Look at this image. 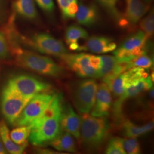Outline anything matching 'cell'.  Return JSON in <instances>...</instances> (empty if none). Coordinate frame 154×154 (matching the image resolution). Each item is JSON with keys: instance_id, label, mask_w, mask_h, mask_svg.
Segmentation results:
<instances>
[{"instance_id": "cell-14", "label": "cell", "mask_w": 154, "mask_h": 154, "mask_svg": "<svg viewBox=\"0 0 154 154\" xmlns=\"http://www.w3.org/2000/svg\"><path fill=\"white\" fill-rule=\"evenodd\" d=\"M126 11L124 19L127 24L135 25L147 13L149 5L143 0H126Z\"/></svg>"}, {"instance_id": "cell-31", "label": "cell", "mask_w": 154, "mask_h": 154, "mask_svg": "<svg viewBox=\"0 0 154 154\" xmlns=\"http://www.w3.org/2000/svg\"><path fill=\"white\" fill-rule=\"evenodd\" d=\"M78 9V0L74 1L67 7L65 11L62 14V16L65 19L74 18L76 17Z\"/></svg>"}, {"instance_id": "cell-33", "label": "cell", "mask_w": 154, "mask_h": 154, "mask_svg": "<svg viewBox=\"0 0 154 154\" xmlns=\"http://www.w3.org/2000/svg\"><path fill=\"white\" fill-rule=\"evenodd\" d=\"M90 62L91 66L93 67L94 69L98 72V71L99 70L100 66V64H101L100 57L97 56V55H90Z\"/></svg>"}, {"instance_id": "cell-26", "label": "cell", "mask_w": 154, "mask_h": 154, "mask_svg": "<svg viewBox=\"0 0 154 154\" xmlns=\"http://www.w3.org/2000/svg\"><path fill=\"white\" fill-rule=\"evenodd\" d=\"M123 149L126 154H138L140 153L141 149L137 138L122 139Z\"/></svg>"}, {"instance_id": "cell-23", "label": "cell", "mask_w": 154, "mask_h": 154, "mask_svg": "<svg viewBox=\"0 0 154 154\" xmlns=\"http://www.w3.org/2000/svg\"><path fill=\"white\" fill-rule=\"evenodd\" d=\"M100 57L101 59V64L97 72V78H103L109 74L115 69L119 62V61L115 56L102 55Z\"/></svg>"}, {"instance_id": "cell-19", "label": "cell", "mask_w": 154, "mask_h": 154, "mask_svg": "<svg viewBox=\"0 0 154 154\" xmlns=\"http://www.w3.org/2000/svg\"><path fill=\"white\" fill-rule=\"evenodd\" d=\"M154 122H151L144 126H138L130 121H126L123 125V132L127 138H137L151 131L154 128Z\"/></svg>"}, {"instance_id": "cell-2", "label": "cell", "mask_w": 154, "mask_h": 154, "mask_svg": "<svg viewBox=\"0 0 154 154\" xmlns=\"http://www.w3.org/2000/svg\"><path fill=\"white\" fill-rule=\"evenodd\" d=\"M17 65L22 68L49 77L58 78L64 74L63 68L49 57L22 49L17 45L12 47Z\"/></svg>"}, {"instance_id": "cell-20", "label": "cell", "mask_w": 154, "mask_h": 154, "mask_svg": "<svg viewBox=\"0 0 154 154\" xmlns=\"http://www.w3.org/2000/svg\"><path fill=\"white\" fill-rule=\"evenodd\" d=\"M148 38L146 34L140 30L125 39L119 48L126 51H131L137 48L146 44Z\"/></svg>"}, {"instance_id": "cell-21", "label": "cell", "mask_w": 154, "mask_h": 154, "mask_svg": "<svg viewBox=\"0 0 154 154\" xmlns=\"http://www.w3.org/2000/svg\"><path fill=\"white\" fill-rule=\"evenodd\" d=\"M129 84V77L127 72H123L114 78L107 85L113 95L118 98L124 93Z\"/></svg>"}, {"instance_id": "cell-6", "label": "cell", "mask_w": 154, "mask_h": 154, "mask_svg": "<svg viewBox=\"0 0 154 154\" xmlns=\"http://www.w3.org/2000/svg\"><path fill=\"white\" fill-rule=\"evenodd\" d=\"M31 98L23 97L5 86L2 93L1 107L3 116L9 123L14 125Z\"/></svg>"}, {"instance_id": "cell-1", "label": "cell", "mask_w": 154, "mask_h": 154, "mask_svg": "<svg viewBox=\"0 0 154 154\" xmlns=\"http://www.w3.org/2000/svg\"><path fill=\"white\" fill-rule=\"evenodd\" d=\"M110 131L106 117H96L88 114L81 118L80 139L88 151H97L105 143Z\"/></svg>"}, {"instance_id": "cell-15", "label": "cell", "mask_w": 154, "mask_h": 154, "mask_svg": "<svg viewBox=\"0 0 154 154\" xmlns=\"http://www.w3.org/2000/svg\"><path fill=\"white\" fill-rule=\"evenodd\" d=\"M86 50L93 53L102 54L114 51L116 45L111 39L102 36H93L88 38L85 43Z\"/></svg>"}, {"instance_id": "cell-7", "label": "cell", "mask_w": 154, "mask_h": 154, "mask_svg": "<svg viewBox=\"0 0 154 154\" xmlns=\"http://www.w3.org/2000/svg\"><path fill=\"white\" fill-rule=\"evenodd\" d=\"M54 95V94L49 93L48 91L34 95L28 102L14 125L15 126L30 125L42 114Z\"/></svg>"}, {"instance_id": "cell-28", "label": "cell", "mask_w": 154, "mask_h": 154, "mask_svg": "<svg viewBox=\"0 0 154 154\" xmlns=\"http://www.w3.org/2000/svg\"><path fill=\"white\" fill-rule=\"evenodd\" d=\"M102 6L111 16L114 17L116 20H120L121 15L117 8V4L119 0H97Z\"/></svg>"}, {"instance_id": "cell-8", "label": "cell", "mask_w": 154, "mask_h": 154, "mask_svg": "<svg viewBox=\"0 0 154 154\" xmlns=\"http://www.w3.org/2000/svg\"><path fill=\"white\" fill-rule=\"evenodd\" d=\"M34 49L48 55L62 57L67 53L63 43L47 33H38L26 40Z\"/></svg>"}, {"instance_id": "cell-25", "label": "cell", "mask_w": 154, "mask_h": 154, "mask_svg": "<svg viewBox=\"0 0 154 154\" xmlns=\"http://www.w3.org/2000/svg\"><path fill=\"white\" fill-rule=\"evenodd\" d=\"M139 26L142 31L146 34V36L149 38L154 31V14L153 10L149 12V14L141 21Z\"/></svg>"}, {"instance_id": "cell-16", "label": "cell", "mask_w": 154, "mask_h": 154, "mask_svg": "<svg viewBox=\"0 0 154 154\" xmlns=\"http://www.w3.org/2000/svg\"><path fill=\"white\" fill-rule=\"evenodd\" d=\"M50 145L59 151L75 152L76 146L72 135L61 128L60 132L52 141Z\"/></svg>"}, {"instance_id": "cell-36", "label": "cell", "mask_w": 154, "mask_h": 154, "mask_svg": "<svg viewBox=\"0 0 154 154\" xmlns=\"http://www.w3.org/2000/svg\"><path fill=\"white\" fill-rule=\"evenodd\" d=\"M143 1H144V2L145 3H146L147 4H148V5H150V4H151V2H152L153 0H143Z\"/></svg>"}, {"instance_id": "cell-12", "label": "cell", "mask_w": 154, "mask_h": 154, "mask_svg": "<svg viewBox=\"0 0 154 154\" xmlns=\"http://www.w3.org/2000/svg\"><path fill=\"white\" fill-rule=\"evenodd\" d=\"M60 125L62 130L70 133L77 140L80 139L81 118L70 105L63 106L61 114Z\"/></svg>"}, {"instance_id": "cell-27", "label": "cell", "mask_w": 154, "mask_h": 154, "mask_svg": "<svg viewBox=\"0 0 154 154\" xmlns=\"http://www.w3.org/2000/svg\"><path fill=\"white\" fill-rule=\"evenodd\" d=\"M105 153L107 154H126L123 149L122 139L116 137L111 139L107 144Z\"/></svg>"}, {"instance_id": "cell-11", "label": "cell", "mask_w": 154, "mask_h": 154, "mask_svg": "<svg viewBox=\"0 0 154 154\" xmlns=\"http://www.w3.org/2000/svg\"><path fill=\"white\" fill-rule=\"evenodd\" d=\"M111 103L112 97L110 88L106 83H100L98 86L91 115L96 117H106L110 113Z\"/></svg>"}, {"instance_id": "cell-17", "label": "cell", "mask_w": 154, "mask_h": 154, "mask_svg": "<svg viewBox=\"0 0 154 154\" xmlns=\"http://www.w3.org/2000/svg\"><path fill=\"white\" fill-rule=\"evenodd\" d=\"M0 137L7 151L9 154H22L28 146V143L20 145L13 142L10 137L9 129L3 120L0 121Z\"/></svg>"}, {"instance_id": "cell-35", "label": "cell", "mask_w": 154, "mask_h": 154, "mask_svg": "<svg viewBox=\"0 0 154 154\" xmlns=\"http://www.w3.org/2000/svg\"><path fill=\"white\" fill-rule=\"evenodd\" d=\"M8 154V152L7 151L5 147V146L4 145L3 142L1 140V138L0 137V154Z\"/></svg>"}, {"instance_id": "cell-3", "label": "cell", "mask_w": 154, "mask_h": 154, "mask_svg": "<svg viewBox=\"0 0 154 154\" xmlns=\"http://www.w3.org/2000/svg\"><path fill=\"white\" fill-rule=\"evenodd\" d=\"M98 84L93 79H86L75 83L71 88L74 105L81 114H89L93 107Z\"/></svg>"}, {"instance_id": "cell-32", "label": "cell", "mask_w": 154, "mask_h": 154, "mask_svg": "<svg viewBox=\"0 0 154 154\" xmlns=\"http://www.w3.org/2000/svg\"><path fill=\"white\" fill-rule=\"evenodd\" d=\"M39 6L47 12H52L54 9L53 0H35Z\"/></svg>"}, {"instance_id": "cell-9", "label": "cell", "mask_w": 154, "mask_h": 154, "mask_svg": "<svg viewBox=\"0 0 154 154\" xmlns=\"http://www.w3.org/2000/svg\"><path fill=\"white\" fill-rule=\"evenodd\" d=\"M90 54L80 53L63 55L61 58L68 67L78 76L85 78H96L97 72L91 66L90 62Z\"/></svg>"}, {"instance_id": "cell-18", "label": "cell", "mask_w": 154, "mask_h": 154, "mask_svg": "<svg viewBox=\"0 0 154 154\" xmlns=\"http://www.w3.org/2000/svg\"><path fill=\"white\" fill-rule=\"evenodd\" d=\"M13 8L19 15L33 20L37 16V11L34 0H16L13 4Z\"/></svg>"}, {"instance_id": "cell-13", "label": "cell", "mask_w": 154, "mask_h": 154, "mask_svg": "<svg viewBox=\"0 0 154 154\" xmlns=\"http://www.w3.org/2000/svg\"><path fill=\"white\" fill-rule=\"evenodd\" d=\"M99 11L97 6L93 2L83 0L78 6L76 14L77 22L85 26H91L96 23L99 18Z\"/></svg>"}, {"instance_id": "cell-10", "label": "cell", "mask_w": 154, "mask_h": 154, "mask_svg": "<svg viewBox=\"0 0 154 154\" xmlns=\"http://www.w3.org/2000/svg\"><path fill=\"white\" fill-rule=\"evenodd\" d=\"M153 83L150 77L142 78L129 85L124 93L116 100L114 104V113L116 118H121L122 109L123 103L127 99L134 97L141 93L148 91L152 88Z\"/></svg>"}, {"instance_id": "cell-30", "label": "cell", "mask_w": 154, "mask_h": 154, "mask_svg": "<svg viewBox=\"0 0 154 154\" xmlns=\"http://www.w3.org/2000/svg\"><path fill=\"white\" fill-rule=\"evenodd\" d=\"M9 48L5 35L0 32V60H5L9 55Z\"/></svg>"}, {"instance_id": "cell-22", "label": "cell", "mask_w": 154, "mask_h": 154, "mask_svg": "<svg viewBox=\"0 0 154 154\" xmlns=\"http://www.w3.org/2000/svg\"><path fill=\"white\" fill-rule=\"evenodd\" d=\"M88 38V32L81 26L73 25L66 29L65 39L68 45L73 43L78 44L79 40H87Z\"/></svg>"}, {"instance_id": "cell-34", "label": "cell", "mask_w": 154, "mask_h": 154, "mask_svg": "<svg viewBox=\"0 0 154 154\" xmlns=\"http://www.w3.org/2000/svg\"><path fill=\"white\" fill-rule=\"evenodd\" d=\"M74 1L75 0H57L58 6L61 9L62 14L65 11L67 7Z\"/></svg>"}, {"instance_id": "cell-5", "label": "cell", "mask_w": 154, "mask_h": 154, "mask_svg": "<svg viewBox=\"0 0 154 154\" xmlns=\"http://www.w3.org/2000/svg\"><path fill=\"white\" fill-rule=\"evenodd\" d=\"M61 116H56L30 126L29 137L30 143L34 146H42L52 141L61 131Z\"/></svg>"}, {"instance_id": "cell-4", "label": "cell", "mask_w": 154, "mask_h": 154, "mask_svg": "<svg viewBox=\"0 0 154 154\" xmlns=\"http://www.w3.org/2000/svg\"><path fill=\"white\" fill-rule=\"evenodd\" d=\"M6 86L25 97L32 98L36 94L47 92L51 88L48 83L26 74L17 75L11 78Z\"/></svg>"}, {"instance_id": "cell-24", "label": "cell", "mask_w": 154, "mask_h": 154, "mask_svg": "<svg viewBox=\"0 0 154 154\" xmlns=\"http://www.w3.org/2000/svg\"><path fill=\"white\" fill-rule=\"evenodd\" d=\"M17 127L10 132L11 140L17 144L21 145L27 143L31 131V127L29 125Z\"/></svg>"}, {"instance_id": "cell-29", "label": "cell", "mask_w": 154, "mask_h": 154, "mask_svg": "<svg viewBox=\"0 0 154 154\" xmlns=\"http://www.w3.org/2000/svg\"><path fill=\"white\" fill-rule=\"evenodd\" d=\"M130 68L139 67L144 69H149L153 65V60L151 57L146 55H140L131 61H128Z\"/></svg>"}]
</instances>
